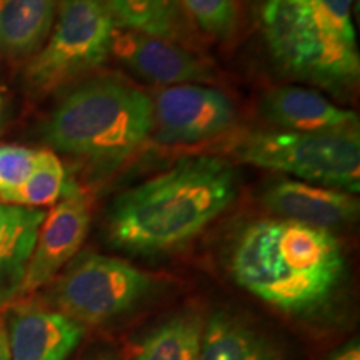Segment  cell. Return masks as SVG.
Returning <instances> with one entry per match:
<instances>
[{"label":"cell","instance_id":"obj_5","mask_svg":"<svg viewBox=\"0 0 360 360\" xmlns=\"http://www.w3.org/2000/svg\"><path fill=\"white\" fill-rule=\"evenodd\" d=\"M233 157L259 169L294 175L357 195L360 191L359 129L334 132H255L233 147Z\"/></svg>","mask_w":360,"mask_h":360},{"label":"cell","instance_id":"obj_12","mask_svg":"<svg viewBox=\"0 0 360 360\" xmlns=\"http://www.w3.org/2000/svg\"><path fill=\"white\" fill-rule=\"evenodd\" d=\"M260 114L287 132H334L359 129L354 110L332 103L314 89L283 85L270 90L260 103Z\"/></svg>","mask_w":360,"mask_h":360},{"label":"cell","instance_id":"obj_21","mask_svg":"<svg viewBox=\"0 0 360 360\" xmlns=\"http://www.w3.org/2000/svg\"><path fill=\"white\" fill-rule=\"evenodd\" d=\"M37 150L20 146H0V197L19 188L35 167Z\"/></svg>","mask_w":360,"mask_h":360},{"label":"cell","instance_id":"obj_20","mask_svg":"<svg viewBox=\"0 0 360 360\" xmlns=\"http://www.w3.org/2000/svg\"><path fill=\"white\" fill-rule=\"evenodd\" d=\"M205 32L229 37L236 24V0H180Z\"/></svg>","mask_w":360,"mask_h":360},{"label":"cell","instance_id":"obj_17","mask_svg":"<svg viewBox=\"0 0 360 360\" xmlns=\"http://www.w3.org/2000/svg\"><path fill=\"white\" fill-rule=\"evenodd\" d=\"M197 360H276V357L257 334L224 314H215L202 330Z\"/></svg>","mask_w":360,"mask_h":360},{"label":"cell","instance_id":"obj_1","mask_svg":"<svg viewBox=\"0 0 360 360\" xmlns=\"http://www.w3.org/2000/svg\"><path fill=\"white\" fill-rule=\"evenodd\" d=\"M237 172L212 155L186 157L167 172L120 193L110 205V242L132 254H159L187 244L232 204Z\"/></svg>","mask_w":360,"mask_h":360},{"label":"cell","instance_id":"obj_2","mask_svg":"<svg viewBox=\"0 0 360 360\" xmlns=\"http://www.w3.org/2000/svg\"><path fill=\"white\" fill-rule=\"evenodd\" d=\"M334 233L285 219L255 220L238 233L229 269L238 285L283 312L326 302L344 274Z\"/></svg>","mask_w":360,"mask_h":360},{"label":"cell","instance_id":"obj_11","mask_svg":"<svg viewBox=\"0 0 360 360\" xmlns=\"http://www.w3.org/2000/svg\"><path fill=\"white\" fill-rule=\"evenodd\" d=\"M262 204L278 219L323 231L352 224L360 207L354 193L292 179L269 184L262 192Z\"/></svg>","mask_w":360,"mask_h":360},{"label":"cell","instance_id":"obj_9","mask_svg":"<svg viewBox=\"0 0 360 360\" xmlns=\"http://www.w3.org/2000/svg\"><path fill=\"white\" fill-rule=\"evenodd\" d=\"M90 227L87 195L67 182L64 195L45 219L35 242L19 294H30L52 281L77 255Z\"/></svg>","mask_w":360,"mask_h":360},{"label":"cell","instance_id":"obj_4","mask_svg":"<svg viewBox=\"0 0 360 360\" xmlns=\"http://www.w3.org/2000/svg\"><path fill=\"white\" fill-rule=\"evenodd\" d=\"M152 132V98L117 77L89 79L72 89L42 127L53 150L98 162L125 159Z\"/></svg>","mask_w":360,"mask_h":360},{"label":"cell","instance_id":"obj_13","mask_svg":"<svg viewBox=\"0 0 360 360\" xmlns=\"http://www.w3.org/2000/svg\"><path fill=\"white\" fill-rule=\"evenodd\" d=\"M7 335L11 360H67L84 327L57 310L29 307L12 314Z\"/></svg>","mask_w":360,"mask_h":360},{"label":"cell","instance_id":"obj_10","mask_svg":"<svg viewBox=\"0 0 360 360\" xmlns=\"http://www.w3.org/2000/svg\"><path fill=\"white\" fill-rule=\"evenodd\" d=\"M110 53H114L124 65L148 82L172 87L215 80L212 69L202 58L172 40L152 37L132 30H117Z\"/></svg>","mask_w":360,"mask_h":360},{"label":"cell","instance_id":"obj_6","mask_svg":"<svg viewBox=\"0 0 360 360\" xmlns=\"http://www.w3.org/2000/svg\"><path fill=\"white\" fill-rule=\"evenodd\" d=\"M117 25L101 0H64L47 44L27 67V80L49 94L105 64Z\"/></svg>","mask_w":360,"mask_h":360},{"label":"cell","instance_id":"obj_24","mask_svg":"<svg viewBox=\"0 0 360 360\" xmlns=\"http://www.w3.org/2000/svg\"><path fill=\"white\" fill-rule=\"evenodd\" d=\"M0 102H2V97H0Z\"/></svg>","mask_w":360,"mask_h":360},{"label":"cell","instance_id":"obj_14","mask_svg":"<svg viewBox=\"0 0 360 360\" xmlns=\"http://www.w3.org/2000/svg\"><path fill=\"white\" fill-rule=\"evenodd\" d=\"M45 212L0 200V304L19 295Z\"/></svg>","mask_w":360,"mask_h":360},{"label":"cell","instance_id":"obj_3","mask_svg":"<svg viewBox=\"0 0 360 360\" xmlns=\"http://www.w3.org/2000/svg\"><path fill=\"white\" fill-rule=\"evenodd\" d=\"M354 0H265L264 40L290 77L340 94L357 85L360 53Z\"/></svg>","mask_w":360,"mask_h":360},{"label":"cell","instance_id":"obj_23","mask_svg":"<svg viewBox=\"0 0 360 360\" xmlns=\"http://www.w3.org/2000/svg\"><path fill=\"white\" fill-rule=\"evenodd\" d=\"M0 360H11V352H8L7 327H6V323H4L2 317H0Z\"/></svg>","mask_w":360,"mask_h":360},{"label":"cell","instance_id":"obj_22","mask_svg":"<svg viewBox=\"0 0 360 360\" xmlns=\"http://www.w3.org/2000/svg\"><path fill=\"white\" fill-rule=\"evenodd\" d=\"M326 360H360V347L359 342H350V344L344 345V347L335 350L330 357Z\"/></svg>","mask_w":360,"mask_h":360},{"label":"cell","instance_id":"obj_16","mask_svg":"<svg viewBox=\"0 0 360 360\" xmlns=\"http://www.w3.org/2000/svg\"><path fill=\"white\" fill-rule=\"evenodd\" d=\"M117 27L165 40L179 39L184 30L180 0H101Z\"/></svg>","mask_w":360,"mask_h":360},{"label":"cell","instance_id":"obj_18","mask_svg":"<svg viewBox=\"0 0 360 360\" xmlns=\"http://www.w3.org/2000/svg\"><path fill=\"white\" fill-rule=\"evenodd\" d=\"M202 330L197 315H179L148 335L134 360H197Z\"/></svg>","mask_w":360,"mask_h":360},{"label":"cell","instance_id":"obj_19","mask_svg":"<svg viewBox=\"0 0 360 360\" xmlns=\"http://www.w3.org/2000/svg\"><path fill=\"white\" fill-rule=\"evenodd\" d=\"M65 187L67 175L60 159L51 148H42L37 150V160L29 179L19 188L0 197V200L6 204L39 209L60 200Z\"/></svg>","mask_w":360,"mask_h":360},{"label":"cell","instance_id":"obj_15","mask_svg":"<svg viewBox=\"0 0 360 360\" xmlns=\"http://www.w3.org/2000/svg\"><path fill=\"white\" fill-rule=\"evenodd\" d=\"M57 0H0V53L29 57L42 49L53 27Z\"/></svg>","mask_w":360,"mask_h":360},{"label":"cell","instance_id":"obj_8","mask_svg":"<svg viewBox=\"0 0 360 360\" xmlns=\"http://www.w3.org/2000/svg\"><path fill=\"white\" fill-rule=\"evenodd\" d=\"M154 132L162 143H193L222 134L236 122V107L222 90L202 84L165 87L152 98Z\"/></svg>","mask_w":360,"mask_h":360},{"label":"cell","instance_id":"obj_7","mask_svg":"<svg viewBox=\"0 0 360 360\" xmlns=\"http://www.w3.org/2000/svg\"><path fill=\"white\" fill-rule=\"evenodd\" d=\"M152 289V277L125 260L84 252L51 289L57 312L74 322L101 323L135 305Z\"/></svg>","mask_w":360,"mask_h":360}]
</instances>
